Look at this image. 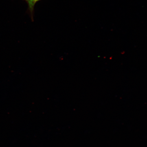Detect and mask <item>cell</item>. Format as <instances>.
Returning a JSON list of instances; mask_svg holds the SVG:
<instances>
[{
  "label": "cell",
  "instance_id": "cell-1",
  "mask_svg": "<svg viewBox=\"0 0 147 147\" xmlns=\"http://www.w3.org/2000/svg\"><path fill=\"white\" fill-rule=\"evenodd\" d=\"M26 2L28 5V9L30 11L31 17H33V12H34V8L35 5L37 2L41 1V0H25Z\"/></svg>",
  "mask_w": 147,
  "mask_h": 147
}]
</instances>
